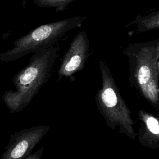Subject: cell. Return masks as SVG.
<instances>
[{"label":"cell","instance_id":"1","mask_svg":"<svg viewBox=\"0 0 159 159\" xmlns=\"http://www.w3.org/2000/svg\"><path fill=\"white\" fill-rule=\"evenodd\" d=\"M59 50L58 43L37 50L31 56L29 64L14 76L12 83L16 90L5 91L2 98L11 114L27 106L48 81Z\"/></svg>","mask_w":159,"mask_h":159},{"label":"cell","instance_id":"2","mask_svg":"<svg viewBox=\"0 0 159 159\" xmlns=\"http://www.w3.org/2000/svg\"><path fill=\"white\" fill-rule=\"evenodd\" d=\"M122 53L129 60L130 84L159 110V38L130 43Z\"/></svg>","mask_w":159,"mask_h":159},{"label":"cell","instance_id":"3","mask_svg":"<svg viewBox=\"0 0 159 159\" xmlns=\"http://www.w3.org/2000/svg\"><path fill=\"white\" fill-rule=\"evenodd\" d=\"M99 67L102 83L95 96L97 108L109 127L135 140L137 134L131 111L122 98L107 65L100 60Z\"/></svg>","mask_w":159,"mask_h":159},{"label":"cell","instance_id":"4","mask_svg":"<svg viewBox=\"0 0 159 159\" xmlns=\"http://www.w3.org/2000/svg\"><path fill=\"white\" fill-rule=\"evenodd\" d=\"M85 16H75L42 24L16 39L13 47L0 53V60L10 62L57 43L69 31L80 27Z\"/></svg>","mask_w":159,"mask_h":159},{"label":"cell","instance_id":"5","mask_svg":"<svg viewBox=\"0 0 159 159\" xmlns=\"http://www.w3.org/2000/svg\"><path fill=\"white\" fill-rule=\"evenodd\" d=\"M48 125H37L12 134L0 159H25L48 131Z\"/></svg>","mask_w":159,"mask_h":159},{"label":"cell","instance_id":"6","mask_svg":"<svg viewBox=\"0 0 159 159\" xmlns=\"http://www.w3.org/2000/svg\"><path fill=\"white\" fill-rule=\"evenodd\" d=\"M89 40L85 31L82 30L72 40L64 55L58 70V80L71 78L82 70L89 55Z\"/></svg>","mask_w":159,"mask_h":159},{"label":"cell","instance_id":"7","mask_svg":"<svg viewBox=\"0 0 159 159\" xmlns=\"http://www.w3.org/2000/svg\"><path fill=\"white\" fill-rule=\"evenodd\" d=\"M140 127L138 140L140 143L150 149L159 148V122L157 116L150 112L140 110L138 112Z\"/></svg>","mask_w":159,"mask_h":159},{"label":"cell","instance_id":"8","mask_svg":"<svg viewBox=\"0 0 159 159\" xmlns=\"http://www.w3.org/2000/svg\"><path fill=\"white\" fill-rule=\"evenodd\" d=\"M133 24L137 25L136 32L137 33L158 29L159 28V11L152 12L144 17L137 15L134 20L126 24L124 27L127 28Z\"/></svg>","mask_w":159,"mask_h":159},{"label":"cell","instance_id":"9","mask_svg":"<svg viewBox=\"0 0 159 159\" xmlns=\"http://www.w3.org/2000/svg\"><path fill=\"white\" fill-rule=\"evenodd\" d=\"M76 0H33L35 5L40 7L53 8L55 12L64 11L67 6Z\"/></svg>","mask_w":159,"mask_h":159},{"label":"cell","instance_id":"10","mask_svg":"<svg viewBox=\"0 0 159 159\" xmlns=\"http://www.w3.org/2000/svg\"><path fill=\"white\" fill-rule=\"evenodd\" d=\"M43 152V147H41L33 153H30L25 159H41Z\"/></svg>","mask_w":159,"mask_h":159}]
</instances>
